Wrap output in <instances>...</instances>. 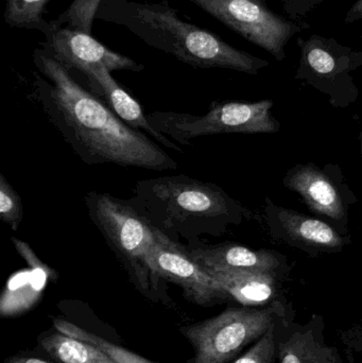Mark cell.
I'll return each mask as SVG.
<instances>
[{"label":"cell","mask_w":362,"mask_h":363,"mask_svg":"<svg viewBox=\"0 0 362 363\" xmlns=\"http://www.w3.org/2000/svg\"><path fill=\"white\" fill-rule=\"evenodd\" d=\"M33 61L40 74L34 77L32 97L83 163L154 172L178 169V163L159 145L125 125L44 49L34 50Z\"/></svg>","instance_id":"1"},{"label":"cell","mask_w":362,"mask_h":363,"mask_svg":"<svg viewBox=\"0 0 362 363\" xmlns=\"http://www.w3.org/2000/svg\"><path fill=\"white\" fill-rule=\"evenodd\" d=\"M127 202L166 238L183 247L220 237L252 213L222 188L186 174L138 181Z\"/></svg>","instance_id":"2"},{"label":"cell","mask_w":362,"mask_h":363,"mask_svg":"<svg viewBox=\"0 0 362 363\" xmlns=\"http://www.w3.org/2000/svg\"><path fill=\"white\" fill-rule=\"evenodd\" d=\"M96 19L127 28L149 46L193 68H223L255 76L270 64L234 48L214 32L183 21L167 1L103 0Z\"/></svg>","instance_id":"3"},{"label":"cell","mask_w":362,"mask_h":363,"mask_svg":"<svg viewBox=\"0 0 362 363\" xmlns=\"http://www.w3.org/2000/svg\"><path fill=\"white\" fill-rule=\"evenodd\" d=\"M84 202L89 219L134 283L142 291L157 287L148 258L159 239V230L127 200L93 190L85 194Z\"/></svg>","instance_id":"4"},{"label":"cell","mask_w":362,"mask_h":363,"mask_svg":"<svg viewBox=\"0 0 362 363\" xmlns=\"http://www.w3.org/2000/svg\"><path fill=\"white\" fill-rule=\"evenodd\" d=\"M295 315L288 301L266 307H230L212 319L183 328L195 350L191 363H230L259 341L278 320Z\"/></svg>","instance_id":"5"},{"label":"cell","mask_w":362,"mask_h":363,"mask_svg":"<svg viewBox=\"0 0 362 363\" xmlns=\"http://www.w3.org/2000/svg\"><path fill=\"white\" fill-rule=\"evenodd\" d=\"M273 101L214 102L202 116L179 113H152L151 125L172 142L189 146V140L216 134L278 133L280 123L272 115Z\"/></svg>","instance_id":"6"},{"label":"cell","mask_w":362,"mask_h":363,"mask_svg":"<svg viewBox=\"0 0 362 363\" xmlns=\"http://www.w3.org/2000/svg\"><path fill=\"white\" fill-rule=\"evenodd\" d=\"M298 46L301 59L297 80L325 94L335 108H346L356 101L359 91L353 74L362 65V51L318 34L307 40L298 38Z\"/></svg>","instance_id":"7"},{"label":"cell","mask_w":362,"mask_h":363,"mask_svg":"<svg viewBox=\"0 0 362 363\" xmlns=\"http://www.w3.org/2000/svg\"><path fill=\"white\" fill-rule=\"evenodd\" d=\"M249 42L261 47L278 61L286 59V46L303 27L283 18L263 0H191Z\"/></svg>","instance_id":"8"},{"label":"cell","mask_w":362,"mask_h":363,"mask_svg":"<svg viewBox=\"0 0 362 363\" xmlns=\"http://www.w3.org/2000/svg\"><path fill=\"white\" fill-rule=\"evenodd\" d=\"M283 183L301 196L312 213L349 235V211L357 198L339 166L327 164L320 168L314 163L298 164L287 172Z\"/></svg>","instance_id":"9"},{"label":"cell","mask_w":362,"mask_h":363,"mask_svg":"<svg viewBox=\"0 0 362 363\" xmlns=\"http://www.w3.org/2000/svg\"><path fill=\"white\" fill-rule=\"evenodd\" d=\"M148 264L157 284L163 279L180 286L185 298L200 306H213L232 300L220 284L193 259L186 247L161 233L149 254Z\"/></svg>","instance_id":"10"},{"label":"cell","mask_w":362,"mask_h":363,"mask_svg":"<svg viewBox=\"0 0 362 363\" xmlns=\"http://www.w3.org/2000/svg\"><path fill=\"white\" fill-rule=\"evenodd\" d=\"M265 215L268 232L273 240L312 257L337 253L352 242L350 235L341 234L324 220L278 206L270 198L265 199Z\"/></svg>","instance_id":"11"},{"label":"cell","mask_w":362,"mask_h":363,"mask_svg":"<svg viewBox=\"0 0 362 363\" xmlns=\"http://www.w3.org/2000/svg\"><path fill=\"white\" fill-rule=\"evenodd\" d=\"M44 35L45 42L40 43L42 48L69 72L74 69L82 74L87 68L97 66L108 68L111 72L114 70L140 72L145 69L142 64L111 50L91 34L50 25Z\"/></svg>","instance_id":"12"},{"label":"cell","mask_w":362,"mask_h":363,"mask_svg":"<svg viewBox=\"0 0 362 363\" xmlns=\"http://www.w3.org/2000/svg\"><path fill=\"white\" fill-rule=\"evenodd\" d=\"M295 315L276 322L280 363H344L339 350L325 338L324 318L314 313L305 323H298Z\"/></svg>","instance_id":"13"},{"label":"cell","mask_w":362,"mask_h":363,"mask_svg":"<svg viewBox=\"0 0 362 363\" xmlns=\"http://www.w3.org/2000/svg\"><path fill=\"white\" fill-rule=\"evenodd\" d=\"M193 259L204 268L269 273L286 279L290 267L286 256L270 250H252L236 243L186 247Z\"/></svg>","instance_id":"14"},{"label":"cell","mask_w":362,"mask_h":363,"mask_svg":"<svg viewBox=\"0 0 362 363\" xmlns=\"http://www.w3.org/2000/svg\"><path fill=\"white\" fill-rule=\"evenodd\" d=\"M82 74L86 78L89 91L99 98L125 125L144 133L146 132L166 148L183 153L176 143L151 125L140 104L116 82L108 68L102 66L87 68Z\"/></svg>","instance_id":"15"},{"label":"cell","mask_w":362,"mask_h":363,"mask_svg":"<svg viewBox=\"0 0 362 363\" xmlns=\"http://www.w3.org/2000/svg\"><path fill=\"white\" fill-rule=\"evenodd\" d=\"M204 269L220 284L232 300L242 306L266 307L286 298L282 294L284 279L276 275L252 271Z\"/></svg>","instance_id":"16"},{"label":"cell","mask_w":362,"mask_h":363,"mask_svg":"<svg viewBox=\"0 0 362 363\" xmlns=\"http://www.w3.org/2000/svg\"><path fill=\"white\" fill-rule=\"evenodd\" d=\"M40 347L62 363H117L98 347L59 332L43 338Z\"/></svg>","instance_id":"17"},{"label":"cell","mask_w":362,"mask_h":363,"mask_svg":"<svg viewBox=\"0 0 362 363\" xmlns=\"http://www.w3.org/2000/svg\"><path fill=\"white\" fill-rule=\"evenodd\" d=\"M51 0H6L4 21L11 28L38 30L43 34L50 28L45 21V10Z\"/></svg>","instance_id":"18"},{"label":"cell","mask_w":362,"mask_h":363,"mask_svg":"<svg viewBox=\"0 0 362 363\" xmlns=\"http://www.w3.org/2000/svg\"><path fill=\"white\" fill-rule=\"evenodd\" d=\"M55 330L66 336L72 337V338L79 339V340L84 341V342L89 343L94 347H98L100 351L103 352L104 354L108 356L111 359L114 360L117 363H154L145 359L142 356L137 354L132 353L128 350L123 349L118 345H113L108 341L104 340L103 338L96 336L70 322L65 321V320L55 319Z\"/></svg>","instance_id":"19"},{"label":"cell","mask_w":362,"mask_h":363,"mask_svg":"<svg viewBox=\"0 0 362 363\" xmlns=\"http://www.w3.org/2000/svg\"><path fill=\"white\" fill-rule=\"evenodd\" d=\"M102 1L103 0H74L65 12L49 23L55 27H67L91 34L94 19Z\"/></svg>","instance_id":"20"},{"label":"cell","mask_w":362,"mask_h":363,"mask_svg":"<svg viewBox=\"0 0 362 363\" xmlns=\"http://www.w3.org/2000/svg\"><path fill=\"white\" fill-rule=\"evenodd\" d=\"M276 322L259 341L251 345L244 353L231 363H280L278 355Z\"/></svg>","instance_id":"21"},{"label":"cell","mask_w":362,"mask_h":363,"mask_svg":"<svg viewBox=\"0 0 362 363\" xmlns=\"http://www.w3.org/2000/svg\"><path fill=\"white\" fill-rule=\"evenodd\" d=\"M23 217V203L21 196L0 174V219L10 226L13 232H17Z\"/></svg>","instance_id":"22"},{"label":"cell","mask_w":362,"mask_h":363,"mask_svg":"<svg viewBox=\"0 0 362 363\" xmlns=\"http://www.w3.org/2000/svg\"><path fill=\"white\" fill-rule=\"evenodd\" d=\"M339 339L346 347L349 359L354 362L359 358L362 362V326L354 325L349 330L339 332Z\"/></svg>","instance_id":"23"},{"label":"cell","mask_w":362,"mask_h":363,"mask_svg":"<svg viewBox=\"0 0 362 363\" xmlns=\"http://www.w3.org/2000/svg\"><path fill=\"white\" fill-rule=\"evenodd\" d=\"M362 19V0H356L346 14V23H353Z\"/></svg>","instance_id":"24"},{"label":"cell","mask_w":362,"mask_h":363,"mask_svg":"<svg viewBox=\"0 0 362 363\" xmlns=\"http://www.w3.org/2000/svg\"><path fill=\"white\" fill-rule=\"evenodd\" d=\"M6 363H50L45 360L38 359L34 357H21V356H14V357L8 358Z\"/></svg>","instance_id":"25"},{"label":"cell","mask_w":362,"mask_h":363,"mask_svg":"<svg viewBox=\"0 0 362 363\" xmlns=\"http://www.w3.org/2000/svg\"><path fill=\"white\" fill-rule=\"evenodd\" d=\"M361 151H362V131H361Z\"/></svg>","instance_id":"26"}]
</instances>
